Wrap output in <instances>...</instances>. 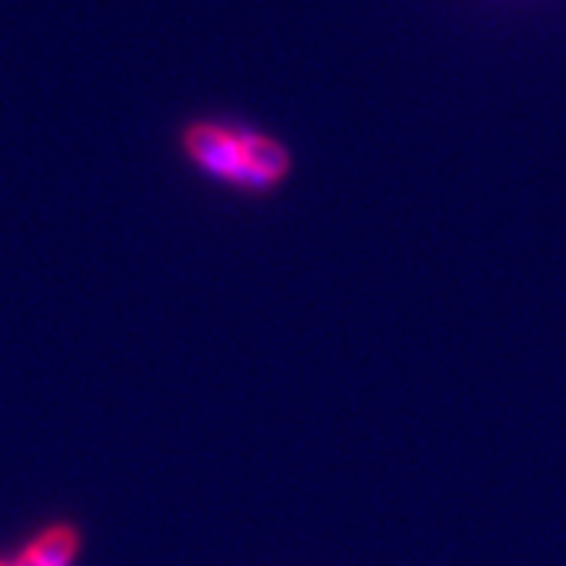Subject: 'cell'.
Instances as JSON below:
<instances>
[{
    "label": "cell",
    "instance_id": "6da1fadb",
    "mask_svg": "<svg viewBox=\"0 0 566 566\" xmlns=\"http://www.w3.org/2000/svg\"><path fill=\"white\" fill-rule=\"evenodd\" d=\"M182 154L197 171L247 195L275 191L290 177V150L249 125L195 122L182 130Z\"/></svg>",
    "mask_w": 566,
    "mask_h": 566
},
{
    "label": "cell",
    "instance_id": "7a4b0ae2",
    "mask_svg": "<svg viewBox=\"0 0 566 566\" xmlns=\"http://www.w3.org/2000/svg\"><path fill=\"white\" fill-rule=\"evenodd\" d=\"M78 555V532L70 523L46 526L9 566H70Z\"/></svg>",
    "mask_w": 566,
    "mask_h": 566
},
{
    "label": "cell",
    "instance_id": "3957f363",
    "mask_svg": "<svg viewBox=\"0 0 566 566\" xmlns=\"http://www.w3.org/2000/svg\"><path fill=\"white\" fill-rule=\"evenodd\" d=\"M0 566H9V564H0Z\"/></svg>",
    "mask_w": 566,
    "mask_h": 566
}]
</instances>
